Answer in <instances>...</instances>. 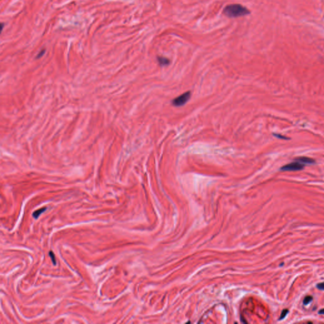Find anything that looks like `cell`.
Instances as JSON below:
<instances>
[{
  "label": "cell",
  "instance_id": "6da1fadb",
  "mask_svg": "<svg viewBox=\"0 0 324 324\" xmlns=\"http://www.w3.org/2000/svg\"><path fill=\"white\" fill-rule=\"evenodd\" d=\"M250 11L246 7L240 4H231L226 6L223 14L229 18H237L248 15Z\"/></svg>",
  "mask_w": 324,
  "mask_h": 324
},
{
  "label": "cell",
  "instance_id": "3957f363",
  "mask_svg": "<svg viewBox=\"0 0 324 324\" xmlns=\"http://www.w3.org/2000/svg\"><path fill=\"white\" fill-rule=\"evenodd\" d=\"M304 167V165L300 163V162L296 161L294 162H292L289 164H287L284 166H283L281 168L282 171H287V172H293V171H299L303 170Z\"/></svg>",
  "mask_w": 324,
  "mask_h": 324
},
{
  "label": "cell",
  "instance_id": "7a4b0ae2",
  "mask_svg": "<svg viewBox=\"0 0 324 324\" xmlns=\"http://www.w3.org/2000/svg\"><path fill=\"white\" fill-rule=\"evenodd\" d=\"M191 96V91L186 92L182 95L179 96L175 98L174 100L172 101V105L175 106H182L184 105L189 100V99Z\"/></svg>",
  "mask_w": 324,
  "mask_h": 324
},
{
  "label": "cell",
  "instance_id": "5b68a950",
  "mask_svg": "<svg viewBox=\"0 0 324 324\" xmlns=\"http://www.w3.org/2000/svg\"><path fill=\"white\" fill-rule=\"evenodd\" d=\"M157 60L158 61V64H160L161 67H164V66H167L170 64V60L168 58L165 57H158L157 58Z\"/></svg>",
  "mask_w": 324,
  "mask_h": 324
},
{
  "label": "cell",
  "instance_id": "9c48e42d",
  "mask_svg": "<svg viewBox=\"0 0 324 324\" xmlns=\"http://www.w3.org/2000/svg\"><path fill=\"white\" fill-rule=\"evenodd\" d=\"M49 254H50V256L51 258V260H52L53 265H56V261H55V260H54V255L52 251H50Z\"/></svg>",
  "mask_w": 324,
  "mask_h": 324
},
{
  "label": "cell",
  "instance_id": "30bf717a",
  "mask_svg": "<svg viewBox=\"0 0 324 324\" xmlns=\"http://www.w3.org/2000/svg\"><path fill=\"white\" fill-rule=\"evenodd\" d=\"M273 135H274V136H275V137H276V138H279V139H288V138H286V137H285V136L282 135H281V134H274Z\"/></svg>",
  "mask_w": 324,
  "mask_h": 324
},
{
  "label": "cell",
  "instance_id": "7c38bea8",
  "mask_svg": "<svg viewBox=\"0 0 324 324\" xmlns=\"http://www.w3.org/2000/svg\"><path fill=\"white\" fill-rule=\"evenodd\" d=\"M45 50H43L41 51V52H40V53H39V54L38 55V58H39L40 57H42V55H43L44 53H45Z\"/></svg>",
  "mask_w": 324,
  "mask_h": 324
},
{
  "label": "cell",
  "instance_id": "8992f818",
  "mask_svg": "<svg viewBox=\"0 0 324 324\" xmlns=\"http://www.w3.org/2000/svg\"><path fill=\"white\" fill-rule=\"evenodd\" d=\"M46 208H43L39 209H38V210H36V211H35L34 213H33L32 216H34V218H35V219H38V217H39V216L40 214H41L42 213H43L44 212H45V211L46 210Z\"/></svg>",
  "mask_w": 324,
  "mask_h": 324
},
{
  "label": "cell",
  "instance_id": "4fadbf2b",
  "mask_svg": "<svg viewBox=\"0 0 324 324\" xmlns=\"http://www.w3.org/2000/svg\"><path fill=\"white\" fill-rule=\"evenodd\" d=\"M318 314H320V315H323V314H324V309H322L321 310H320V311H318Z\"/></svg>",
  "mask_w": 324,
  "mask_h": 324
},
{
  "label": "cell",
  "instance_id": "8fae6325",
  "mask_svg": "<svg viewBox=\"0 0 324 324\" xmlns=\"http://www.w3.org/2000/svg\"><path fill=\"white\" fill-rule=\"evenodd\" d=\"M316 287H317V288L320 290H324V282L318 284H317V286H316Z\"/></svg>",
  "mask_w": 324,
  "mask_h": 324
},
{
  "label": "cell",
  "instance_id": "52a82bcc",
  "mask_svg": "<svg viewBox=\"0 0 324 324\" xmlns=\"http://www.w3.org/2000/svg\"><path fill=\"white\" fill-rule=\"evenodd\" d=\"M312 300H313L312 296H307V297H304V300H303V304H304V305H307V304H308L309 303H310V302L312 301Z\"/></svg>",
  "mask_w": 324,
  "mask_h": 324
},
{
  "label": "cell",
  "instance_id": "277c9868",
  "mask_svg": "<svg viewBox=\"0 0 324 324\" xmlns=\"http://www.w3.org/2000/svg\"><path fill=\"white\" fill-rule=\"evenodd\" d=\"M295 160L299 161V162H300V163H303V164H313L315 162V160L314 159H312V158H308V157H305V156L299 157V158H296Z\"/></svg>",
  "mask_w": 324,
  "mask_h": 324
},
{
  "label": "cell",
  "instance_id": "ba28073f",
  "mask_svg": "<svg viewBox=\"0 0 324 324\" xmlns=\"http://www.w3.org/2000/svg\"><path fill=\"white\" fill-rule=\"evenodd\" d=\"M288 312H289V310H287V309H286V310H284L281 313V316H280L279 320H281L284 318L286 316L287 314H288Z\"/></svg>",
  "mask_w": 324,
  "mask_h": 324
}]
</instances>
